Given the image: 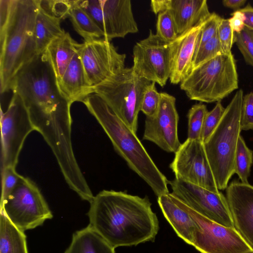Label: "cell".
<instances>
[{
	"label": "cell",
	"mask_w": 253,
	"mask_h": 253,
	"mask_svg": "<svg viewBox=\"0 0 253 253\" xmlns=\"http://www.w3.org/2000/svg\"><path fill=\"white\" fill-rule=\"evenodd\" d=\"M89 203V225L114 249L155 240L159 221L147 196L103 190Z\"/></svg>",
	"instance_id": "6da1fadb"
},
{
	"label": "cell",
	"mask_w": 253,
	"mask_h": 253,
	"mask_svg": "<svg viewBox=\"0 0 253 253\" xmlns=\"http://www.w3.org/2000/svg\"><path fill=\"white\" fill-rule=\"evenodd\" d=\"M39 0H0V91L38 56L35 25Z\"/></svg>",
	"instance_id": "7a4b0ae2"
},
{
	"label": "cell",
	"mask_w": 253,
	"mask_h": 253,
	"mask_svg": "<svg viewBox=\"0 0 253 253\" xmlns=\"http://www.w3.org/2000/svg\"><path fill=\"white\" fill-rule=\"evenodd\" d=\"M82 102L100 125L116 151L129 168L146 182L157 197L169 193V181L157 167L136 133L98 95L90 94Z\"/></svg>",
	"instance_id": "3957f363"
},
{
	"label": "cell",
	"mask_w": 253,
	"mask_h": 253,
	"mask_svg": "<svg viewBox=\"0 0 253 253\" xmlns=\"http://www.w3.org/2000/svg\"><path fill=\"white\" fill-rule=\"evenodd\" d=\"M244 97L242 89L237 90L225 108L223 115L208 139L204 143L206 155L219 190L226 189L235 173V161Z\"/></svg>",
	"instance_id": "277c9868"
},
{
	"label": "cell",
	"mask_w": 253,
	"mask_h": 253,
	"mask_svg": "<svg viewBox=\"0 0 253 253\" xmlns=\"http://www.w3.org/2000/svg\"><path fill=\"white\" fill-rule=\"evenodd\" d=\"M238 83L236 61L231 52L192 69L180 87L190 99L209 103L227 97L238 88Z\"/></svg>",
	"instance_id": "5b68a950"
},
{
	"label": "cell",
	"mask_w": 253,
	"mask_h": 253,
	"mask_svg": "<svg viewBox=\"0 0 253 253\" xmlns=\"http://www.w3.org/2000/svg\"><path fill=\"white\" fill-rule=\"evenodd\" d=\"M151 82L137 76L132 67L125 68L91 88L113 113L136 133L138 116L145 91Z\"/></svg>",
	"instance_id": "8992f818"
},
{
	"label": "cell",
	"mask_w": 253,
	"mask_h": 253,
	"mask_svg": "<svg viewBox=\"0 0 253 253\" xmlns=\"http://www.w3.org/2000/svg\"><path fill=\"white\" fill-rule=\"evenodd\" d=\"M0 211L23 232L34 229L53 217L38 187L27 177L0 201Z\"/></svg>",
	"instance_id": "52a82bcc"
},
{
	"label": "cell",
	"mask_w": 253,
	"mask_h": 253,
	"mask_svg": "<svg viewBox=\"0 0 253 253\" xmlns=\"http://www.w3.org/2000/svg\"><path fill=\"white\" fill-rule=\"evenodd\" d=\"M173 42H167L150 30L148 37L137 42L133 48L134 73L139 77L162 87L171 73Z\"/></svg>",
	"instance_id": "ba28073f"
},
{
	"label": "cell",
	"mask_w": 253,
	"mask_h": 253,
	"mask_svg": "<svg viewBox=\"0 0 253 253\" xmlns=\"http://www.w3.org/2000/svg\"><path fill=\"white\" fill-rule=\"evenodd\" d=\"M78 54L86 81L91 88L125 68L126 55L119 53L104 38L79 43Z\"/></svg>",
	"instance_id": "9c48e42d"
},
{
	"label": "cell",
	"mask_w": 253,
	"mask_h": 253,
	"mask_svg": "<svg viewBox=\"0 0 253 253\" xmlns=\"http://www.w3.org/2000/svg\"><path fill=\"white\" fill-rule=\"evenodd\" d=\"M182 203L198 226L192 245L198 251L201 253H249L253 251L234 228L213 221Z\"/></svg>",
	"instance_id": "30bf717a"
},
{
	"label": "cell",
	"mask_w": 253,
	"mask_h": 253,
	"mask_svg": "<svg viewBox=\"0 0 253 253\" xmlns=\"http://www.w3.org/2000/svg\"><path fill=\"white\" fill-rule=\"evenodd\" d=\"M1 168H16L27 136L35 130L20 98L13 93L6 110H1Z\"/></svg>",
	"instance_id": "8fae6325"
},
{
	"label": "cell",
	"mask_w": 253,
	"mask_h": 253,
	"mask_svg": "<svg viewBox=\"0 0 253 253\" xmlns=\"http://www.w3.org/2000/svg\"><path fill=\"white\" fill-rule=\"evenodd\" d=\"M169 168L176 179L219 192L201 140L187 138L174 153Z\"/></svg>",
	"instance_id": "7c38bea8"
},
{
	"label": "cell",
	"mask_w": 253,
	"mask_h": 253,
	"mask_svg": "<svg viewBox=\"0 0 253 253\" xmlns=\"http://www.w3.org/2000/svg\"><path fill=\"white\" fill-rule=\"evenodd\" d=\"M170 193L190 208L226 227L234 228L226 197L203 187L174 178L169 181Z\"/></svg>",
	"instance_id": "4fadbf2b"
},
{
	"label": "cell",
	"mask_w": 253,
	"mask_h": 253,
	"mask_svg": "<svg viewBox=\"0 0 253 253\" xmlns=\"http://www.w3.org/2000/svg\"><path fill=\"white\" fill-rule=\"evenodd\" d=\"M161 95L158 111L153 116L146 117L143 139L152 142L167 152L175 153L181 145L176 99L166 92H161Z\"/></svg>",
	"instance_id": "5bb4252c"
},
{
	"label": "cell",
	"mask_w": 253,
	"mask_h": 253,
	"mask_svg": "<svg viewBox=\"0 0 253 253\" xmlns=\"http://www.w3.org/2000/svg\"><path fill=\"white\" fill-rule=\"evenodd\" d=\"M225 197L234 228L253 251V186L234 180Z\"/></svg>",
	"instance_id": "9a60e30c"
},
{
	"label": "cell",
	"mask_w": 253,
	"mask_h": 253,
	"mask_svg": "<svg viewBox=\"0 0 253 253\" xmlns=\"http://www.w3.org/2000/svg\"><path fill=\"white\" fill-rule=\"evenodd\" d=\"M150 5L155 14L170 11L178 35L202 24L211 13L206 0H152Z\"/></svg>",
	"instance_id": "2e32d148"
},
{
	"label": "cell",
	"mask_w": 253,
	"mask_h": 253,
	"mask_svg": "<svg viewBox=\"0 0 253 253\" xmlns=\"http://www.w3.org/2000/svg\"><path fill=\"white\" fill-rule=\"evenodd\" d=\"M104 38L110 41L138 32L130 0H101Z\"/></svg>",
	"instance_id": "e0dca14e"
},
{
	"label": "cell",
	"mask_w": 253,
	"mask_h": 253,
	"mask_svg": "<svg viewBox=\"0 0 253 253\" xmlns=\"http://www.w3.org/2000/svg\"><path fill=\"white\" fill-rule=\"evenodd\" d=\"M203 23L186 31L173 41L171 69L169 79L171 84L180 83L191 71L197 38Z\"/></svg>",
	"instance_id": "ac0fdd59"
},
{
	"label": "cell",
	"mask_w": 253,
	"mask_h": 253,
	"mask_svg": "<svg viewBox=\"0 0 253 253\" xmlns=\"http://www.w3.org/2000/svg\"><path fill=\"white\" fill-rule=\"evenodd\" d=\"M158 203L178 237L192 246L198 226L184 208L181 201L169 193L158 197Z\"/></svg>",
	"instance_id": "d6986e66"
},
{
	"label": "cell",
	"mask_w": 253,
	"mask_h": 253,
	"mask_svg": "<svg viewBox=\"0 0 253 253\" xmlns=\"http://www.w3.org/2000/svg\"><path fill=\"white\" fill-rule=\"evenodd\" d=\"M62 19L53 8L49 0H39L35 25V38L38 55L43 52L52 41L65 32L61 26Z\"/></svg>",
	"instance_id": "ffe728a7"
},
{
	"label": "cell",
	"mask_w": 253,
	"mask_h": 253,
	"mask_svg": "<svg viewBox=\"0 0 253 253\" xmlns=\"http://www.w3.org/2000/svg\"><path fill=\"white\" fill-rule=\"evenodd\" d=\"M56 82L60 93L71 104L76 101L82 102L86 97L91 94V88L86 81L78 51L62 78Z\"/></svg>",
	"instance_id": "44dd1931"
},
{
	"label": "cell",
	"mask_w": 253,
	"mask_h": 253,
	"mask_svg": "<svg viewBox=\"0 0 253 253\" xmlns=\"http://www.w3.org/2000/svg\"><path fill=\"white\" fill-rule=\"evenodd\" d=\"M78 44L68 32H65L52 41L42 54L53 70L56 81L62 78L77 53Z\"/></svg>",
	"instance_id": "7402d4cb"
},
{
	"label": "cell",
	"mask_w": 253,
	"mask_h": 253,
	"mask_svg": "<svg viewBox=\"0 0 253 253\" xmlns=\"http://www.w3.org/2000/svg\"><path fill=\"white\" fill-rule=\"evenodd\" d=\"M64 253H115V249L89 225L73 235Z\"/></svg>",
	"instance_id": "603a6c76"
},
{
	"label": "cell",
	"mask_w": 253,
	"mask_h": 253,
	"mask_svg": "<svg viewBox=\"0 0 253 253\" xmlns=\"http://www.w3.org/2000/svg\"><path fill=\"white\" fill-rule=\"evenodd\" d=\"M66 17L70 19L74 29L84 42L104 38L103 32L81 6L79 0H70Z\"/></svg>",
	"instance_id": "cb8c5ba5"
},
{
	"label": "cell",
	"mask_w": 253,
	"mask_h": 253,
	"mask_svg": "<svg viewBox=\"0 0 253 253\" xmlns=\"http://www.w3.org/2000/svg\"><path fill=\"white\" fill-rule=\"evenodd\" d=\"M0 253H28L24 232L16 227L0 211Z\"/></svg>",
	"instance_id": "d4e9b609"
},
{
	"label": "cell",
	"mask_w": 253,
	"mask_h": 253,
	"mask_svg": "<svg viewBox=\"0 0 253 253\" xmlns=\"http://www.w3.org/2000/svg\"><path fill=\"white\" fill-rule=\"evenodd\" d=\"M253 164V151L246 145L243 137L239 136L237 146L235 169L240 181L248 183L251 167Z\"/></svg>",
	"instance_id": "484cf974"
},
{
	"label": "cell",
	"mask_w": 253,
	"mask_h": 253,
	"mask_svg": "<svg viewBox=\"0 0 253 253\" xmlns=\"http://www.w3.org/2000/svg\"><path fill=\"white\" fill-rule=\"evenodd\" d=\"M208 112L206 105L202 103L193 105L189 110L187 138L201 140L203 126Z\"/></svg>",
	"instance_id": "4316f807"
},
{
	"label": "cell",
	"mask_w": 253,
	"mask_h": 253,
	"mask_svg": "<svg viewBox=\"0 0 253 253\" xmlns=\"http://www.w3.org/2000/svg\"><path fill=\"white\" fill-rule=\"evenodd\" d=\"M222 54H224V52L216 33L213 38L196 50L193 59L192 69Z\"/></svg>",
	"instance_id": "83f0119b"
},
{
	"label": "cell",
	"mask_w": 253,
	"mask_h": 253,
	"mask_svg": "<svg viewBox=\"0 0 253 253\" xmlns=\"http://www.w3.org/2000/svg\"><path fill=\"white\" fill-rule=\"evenodd\" d=\"M156 34L164 41L171 42L179 36L173 16L169 10L158 14Z\"/></svg>",
	"instance_id": "f1b7e54d"
},
{
	"label": "cell",
	"mask_w": 253,
	"mask_h": 253,
	"mask_svg": "<svg viewBox=\"0 0 253 253\" xmlns=\"http://www.w3.org/2000/svg\"><path fill=\"white\" fill-rule=\"evenodd\" d=\"M161 99V93L157 91L156 83L151 82L144 94L141 104L140 111L146 117L153 116L159 109Z\"/></svg>",
	"instance_id": "f546056e"
},
{
	"label": "cell",
	"mask_w": 253,
	"mask_h": 253,
	"mask_svg": "<svg viewBox=\"0 0 253 253\" xmlns=\"http://www.w3.org/2000/svg\"><path fill=\"white\" fill-rule=\"evenodd\" d=\"M1 169V201L4 200L25 179L18 174L15 168L7 167Z\"/></svg>",
	"instance_id": "4dcf8cb0"
},
{
	"label": "cell",
	"mask_w": 253,
	"mask_h": 253,
	"mask_svg": "<svg viewBox=\"0 0 253 253\" xmlns=\"http://www.w3.org/2000/svg\"><path fill=\"white\" fill-rule=\"evenodd\" d=\"M246 63L253 67V32L246 27L235 33V42Z\"/></svg>",
	"instance_id": "1f68e13d"
},
{
	"label": "cell",
	"mask_w": 253,
	"mask_h": 253,
	"mask_svg": "<svg viewBox=\"0 0 253 253\" xmlns=\"http://www.w3.org/2000/svg\"><path fill=\"white\" fill-rule=\"evenodd\" d=\"M225 108L220 101L217 102L214 108L207 113L203 126L201 140L204 143L211 135L218 124Z\"/></svg>",
	"instance_id": "d6a6232c"
},
{
	"label": "cell",
	"mask_w": 253,
	"mask_h": 253,
	"mask_svg": "<svg viewBox=\"0 0 253 253\" xmlns=\"http://www.w3.org/2000/svg\"><path fill=\"white\" fill-rule=\"evenodd\" d=\"M221 19L219 15L212 12L203 22L197 38L195 51L200 46L216 35Z\"/></svg>",
	"instance_id": "836d02e7"
},
{
	"label": "cell",
	"mask_w": 253,
	"mask_h": 253,
	"mask_svg": "<svg viewBox=\"0 0 253 253\" xmlns=\"http://www.w3.org/2000/svg\"><path fill=\"white\" fill-rule=\"evenodd\" d=\"M217 35L224 53L231 52L235 42V33L231 29L228 19L221 18L219 23Z\"/></svg>",
	"instance_id": "e575fe53"
},
{
	"label": "cell",
	"mask_w": 253,
	"mask_h": 253,
	"mask_svg": "<svg viewBox=\"0 0 253 253\" xmlns=\"http://www.w3.org/2000/svg\"><path fill=\"white\" fill-rule=\"evenodd\" d=\"M240 126L242 130L253 129V92L244 95L241 109Z\"/></svg>",
	"instance_id": "d590c367"
},
{
	"label": "cell",
	"mask_w": 253,
	"mask_h": 253,
	"mask_svg": "<svg viewBox=\"0 0 253 253\" xmlns=\"http://www.w3.org/2000/svg\"><path fill=\"white\" fill-rule=\"evenodd\" d=\"M231 17L228 19L229 25L235 33H239L245 28L246 17L243 12L239 9L235 10L231 14Z\"/></svg>",
	"instance_id": "8d00e7d4"
},
{
	"label": "cell",
	"mask_w": 253,
	"mask_h": 253,
	"mask_svg": "<svg viewBox=\"0 0 253 253\" xmlns=\"http://www.w3.org/2000/svg\"><path fill=\"white\" fill-rule=\"evenodd\" d=\"M239 10L244 13L246 17L245 27L253 32V7L249 3Z\"/></svg>",
	"instance_id": "74e56055"
},
{
	"label": "cell",
	"mask_w": 253,
	"mask_h": 253,
	"mask_svg": "<svg viewBox=\"0 0 253 253\" xmlns=\"http://www.w3.org/2000/svg\"><path fill=\"white\" fill-rule=\"evenodd\" d=\"M246 2V0H223L222 1L224 7L234 9V11L241 9Z\"/></svg>",
	"instance_id": "f35d334b"
},
{
	"label": "cell",
	"mask_w": 253,
	"mask_h": 253,
	"mask_svg": "<svg viewBox=\"0 0 253 253\" xmlns=\"http://www.w3.org/2000/svg\"><path fill=\"white\" fill-rule=\"evenodd\" d=\"M249 253H253V251H252V252H250Z\"/></svg>",
	"instance_id": "ab89813d"
}]
</instances>
